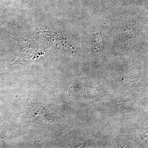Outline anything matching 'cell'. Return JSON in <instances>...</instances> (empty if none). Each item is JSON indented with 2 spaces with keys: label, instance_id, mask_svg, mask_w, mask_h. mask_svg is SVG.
I'll list each match as a JSON object with an SVG mask.
<instances>
[{
  "label": "cell",
  "instance_id": "obj_1",
  "mask_svg": "<svg viewBox=\"0 0 148 148\" xmlns=\"http://www.w3.org/2000/svg\"><path fill=\"white\" fill-rule=\"evenodd\" d=\"M94 46L97 49H101L102 48V40L101 36L99 34L95 35L94 39Z\"/></svg>",
  "mask_w": 148,
  "mask_h": 148
},
{
  "label": "cell",
  "instance_id": "obj_2",
  "mask_svg": "<svg viewBox=\"0 0 148 148\" xmlns=\"http://www.w3.org/2000/svg\"><path fill=\"white\" fill-rule=\"evenodd\" d=\"M5 13L3 14L0 17V27L5 23Z\"/></svg>",
  "mask_w": 148,
  "mask_h": 148
}]
</instances>
